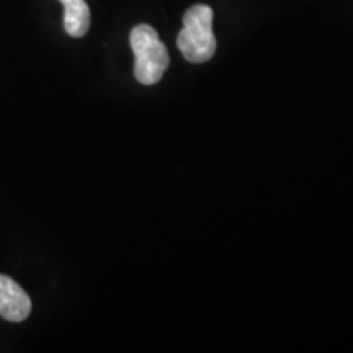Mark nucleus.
Masks as SVG:
<instances>
[{"mask_svg":"<svg viewBox=\"0 0 353 353\" xmlns=\"http://www.w3.org/2000/svg\"><path fill=\"white\" fill-rule=\"evenodd\" d=\"M213 17L211 7L205 3H196L185 12L176 46L188 63L203 64L214 56L218 43L213 33Z\"/></svg>","mask_w":353,"mask_h":353,"instance_id":"1","label":"nucleus"},{"mask_svg":"<svg viewBox=\"0 0 353 353\" xmlns=\"http://www.w3.org/2000/svg\"><path fill=\"white\" fill-rule=\"evenodd\" d=\"M131 50L136 56L134 77L143 85H154L164 77L170 57L165 44L151 25H138L130 34Z\"/></svg>","mask_w":353,"mask_h":353,"instance_id":"2","label":"nucleus"},{"mask_svg":"<svg viewBox=\"0 0 353 353\" xmlns=\"http://www.w3.org/2000/svg\"><path fill=\"white\" fill-rule=\"evenodd\" d=\"M32 312V299L12 278L0 275V316L10 322H21Z\"/></svg>","mask_w":353,"mask_h":353,"instance_id":"3","label":"nucleus"},{"mask_svg":"<svg viewBox=\"0 0 353 353\" xmlns=\"http://www.w3.org/2000/svg\"><path fill=\"white\" fill-rule=\"evenodd\" d=\"M64 28L72 38L85 37L90 28V8L85 0H74L64 3Z\"/></svg>","mask_w":353,"mask_h":353,"instance_id":"4","label":"nucleus"},{"mask_svg":"<svg viewBox=\"0 0 353 353\" xmlns=\"http://www.w3.org/2000/svg\"><path fill=\"white\" fill-rule=\"evenodd\" d=\"M59 2H61V3H63V6H64V3H69V2H74V0H59Z\"/></svg>","mask_w":353,"mask_h":353,"instance_id":"5","label":"nucleus"}]
</instances>
